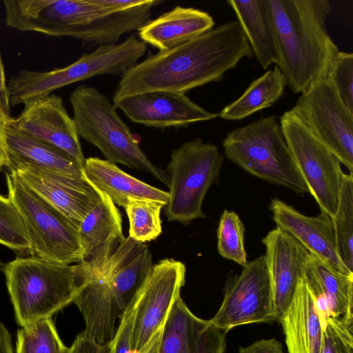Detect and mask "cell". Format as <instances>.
Instances as JSON below:
<instances>
[{"label":"cell","instance_id":"obj_43","mask_svg":"<svg viewBox=\"0 0 353 353\" xmlns=\"http://www.w3.org/2000/svg\"><path fill=\"white\" fill-rule=\"evenodd\" d=\"M3 266H4V263L2 262V261L0 258V271L3 270Z\"/></svg>","mask_w":353,"mask_h":353},{"label":"cell","instance_id":"obj_19","mask_svg":"<svg viewBox=\"0 0 353 353\" xmlns=\"http://www.w3.org/2000/svg\"><path fill=\"white\" fill-rule=\"evenodd\" d=\"M153 266L148 247L128 236L102 268L121 316L145 282Z\"/></svg>","mask_w":353,"mask_h":353},{"label":"cell","instance_id":"obj_5","mask_svg":"<svg viewBox=\"0 0 353 353\" xmlns=\"http://www.w3.org/2000/svg\"><path fill=\"white\" fill-rule=\"evenodd\" d=\"M222 145L226 157L250 174L296 193L308 192L274 115L230 131Z\"/></svg>","mask_w":353,"mask_h":353},{"label":"cell","instance_id":"obj_40","mask_svg":"<svg viewBox=\"0 0 353 353\" xmlns=\"http://www.w3.org/2000/svg\"><path fill=\"white\" fill-rule=\"evenodd\" d=\"M0 106L10 114V101L8 85L0 54Z\"/></svg>","mask_w":353,"mask_h":353},{"label":"cell","instance_id":"obj_4","mask_svg":"<svg viewBox=\"0 0 353 353\" xmlns=\"http://www.w3.org/2000/svg\"><path fill=\"white\" fill-rule=\"evenodd\" d=\"M70 102L79 137L97 147L105 160L148 172L168 186L165 171L148 159L106 95L81 85L71 92Z\"/></svg>","mask_w":353,"mask_h":353},{"label":"cell","instance_id":"obj_1","mask_svg":"<svg viewBox=\"0 0 353 353\" xmlns=\"http://www.w3.org/2000/svg\"><path fill=\"white\" fill-rule=\"evenodd\" d=\"M253 56L238 21H230L136 63L121 74L112 101L153 91L185 94L221 80L242 59Z\"/></svg>","mask_w":353,"mask_h":353},{"label":"cell","instance_id":"obj_36","mask_svg":"<svg viewBox=\"0 0 353 353\" xmlns=\"http://www.w3.org/2000/svg\"><path fill=\"white\" fill-rule=\"evenodd\" d=\"M67 353H110L109 343H98L83 332L68 348Z\"/></svg>","mask_w":353,"mask_h":353},{"label":"cell","instance_id":"obj_29","mask_svg":"<svg viewBox=\"0 0 353 353\" xmlns=\"http://www.w3.org/2000/svg\"><path fill=\"white\" fill-rule=\"evenodd\" d=\"M164 203L130 199L124 208L129 221V237L144 243L156 239L162 232L160 218Z\"/></svg>","mask_w":353,"mask_h":353},{"label":"cell","instance_id":"obj_16","mask_svg":"<svg viewBox=\"0 0 353 353\" xmlns=\"http://www.w3.org/2000/svg\"><path fill=\"white\" fill-rule=\"evenodd\" d=\"M270 210L276 228L292 236L311 254L339 272L353 274L339 256L331 216L323 212L316 216H306L279 199L271 200Z\"/></svg>","mask_w":353,"mask_h":353},{"label":"cell","instance_id":"obj_2","mask_svg":"<svg viewBox=\"0 0 353 353\" xmlns=\"http://www.w3.org/2000/svg\"><path fill=\"white\" fill-rule=\"evenodd\" d=\"M276 65L294 94L326 78L339 50L326 28L327 0H266Z\"/></svg>","mask_w":353,"mask_h":353},{"label":"cell","instance_id":"obj_30","mask_svg":"<svg viewBox=\"0 0 353 353\" xmlns=\"http://www.w3.org/2000/svg\"><path fill=\"white\" fill-rule=\"evenodd\" d=\"M51 319L21 327L17 335L16 353H67Z\"/></svg>","mask_w":353,"mask_h":353},{"label":"cell","instance_id":"obj_7","mask_svg":"<svg viewBox=\"0 0 353 353\" xmlns=\"http://www.w3.org/2000/svg\"><path fill=\"white\" fill-rule=\"evenodd\" d=\"M223 162L218 147L199 138L172 150L165 171L169 199L165 214L169 221L188 225L205 217L203 201L210 187L218 179Z\"/></svg>","mask_w":353,"mask_h":353},{"label":"cell","instance_id":"obj_13","mask_svg":"<svg viewBox=\"0 0 353 353\" xmlns=\"http://www.w3.org/2000/svg\"><path fill=\"white\" fill-rule=\"evenodd\" d=\"M112 103L132 122L156 128L183 127L218 116L185 94L165 91L143 92Z\"/></svg>","mask_w":353,"mask_h":353},{"label":"cell","instance_id":"obj_22","mask_svg":"<svg viewBox=\"0 0 353 353\" xmlns=\"http://www.w3.org/2000/svg\"><path fill=\"white\" fill-rule=\"evenodd\" d=\"M283 327L288 353H320L323 323L316 299L303 279L279 321Z\"/></svg>","mask_w":353,"mask_h":353},{"label":"cell","instance_id":"obj_25","mask_svg":"<svg viewBox=\"0 0 353 353\" xmlns=\"http://www.w3.org/2000/svg\"><path fill=\"white\" fill-rule=\"evenodd\" d=\"M83 171L86 179L97 190L108 195L115 205L125 208L130 199L168 203V192L132 176L107 160L87 158Z\"/></svg>","mask_w":353,"mask_h":353},{"label":"cell","instance_id":"obj_34","mask_svg":"<svg viewBox=\"0 0 353 353\" xmlns=\"http://www.w3.org/2000/svg\"><path fill=\"white\" fill-rule=\"evenodd\" d=\"M320 353H353V322L327 318Z\"/></svg>","mask_w":353,"mask_h":353},{"label":"cell","instance_id":"obj_10","mask_svg":"<svg viewBox=\"0 0 353 353\" xmlns=\"http://www.w3.org/2000/svg\"><path fill=\"white\" fill-rule=\"evenodd\" d=\"M209 321L226 333L239 325L276 321L264 255L247 262L239 274L228 279L222 303Z\"/></svg>","mask_w":353,"mask_h":353},{"label":"cell","instance_id":"obj_12","mask_svg":"<svg viewBox=\"0 0 353 353\" xmlns=\"http://www.w3.org/2000/svg\"><path fill=\"white\" fill-rule=\"evenodd\" d=\"M8 125L63 150L83 168L85 159L76 125L61 97L50 94L25 103L17 117H10Z\"/></svg>","mask_w":353,"mask_h":353},{"label":"cell","instance_id":"obj_17","mask_svg":"<svg viewBox=\"0 0 353 353\" xmlns=\"http://www.w3.org/2000/svg\"><path fill=\"white\" fill-rule=\"evenodd\" d=\"M226 332L195 316L179 296L163 325L158 353H225Z\"/></svg>","mask_w":353,"mask_h":353},{"label":"cell","instance_id":"obj_33","mask_svg":"<svg viewBox=\"0 0 353 353\" xmlns=\"http://www.w3.org/2000/svg\"><path fill=\"white\" fill-rule=\"evenodd\" d=\"M344 105L353 112V54L339 51L326 77Z\"/></svg>","mask_w":353,"mask_h":353},{"label":"cell","instance_id":"obj_18","mask_svg":"<svg viewBox=\"0 0 353 353\" xmlns=\"http://www.w3.org/2000/svg\"><path fill=\"white\" fill-rule=\"evenodd\" d=\"M78 233L83 251L81 262L93 271L101 270L125 239L120 212L108 195L101 192L99 201L85 216Z\"/></svg>","mask_w":353,"mask_h":353},{"label":"cell","instance_id":"obj_15","mask_svg":"<svg viewBox=\"0 0 353 353\" xmlns=\"http://www.w3.org/2000/svg\"><path fill=\"white\" fill-rule=\"evenodd\" d=\"M13 172L63 214L77 230L101 199V192L87 179L32 167L20 168Z\"/></svg>","mask_w":353,"mask_h":353},{"label":"cell","instance_id":"obj_3","mask_svg":"<svg viewBox=\"0 0 353 353\" xmlns=\"http://www.w3.org/2000/svg\"><path fill=\"white\" fill-rule=\"evenodd\" d=\"M3 271L16 321L25 327L72 303L92 270L83 262L67 265L30 255L15 258Z\"/></svg>","mask_w":353,"mask_h":353},{"label":"cell","instance_id":"obj_37","mask_svg":"<svg viewBox=\"0 0 353 353\" xmlns=\"http://www.w3.org/2000/svg\"><path fill=\"white\" fill-rule=\"evenodd\" d=\"M239 353H284L281 343L274 338L257 341L248 347H240Z\"/></svg>","mask_w":353,"mask_h":353},{"label":"cell","instance_id":"obj_27","mask_svg":"<svg viewBox=\"0 0 353 353\" xmlns=\"http://www.w3.org/2000/svg\"><path fill=\"white\" fill-rule=\"evenodd\" d=\"M286 85L283 74L275 65L253 81L237 99L226 105L218 115L228 121L245 119L271 106L283 95Z\"/></svg>","mask_w":353,"mask_h":353},{"label":"cell","instance_id":"obj_23","mask_svg":"<svg viewBox=\"0 0 353 353\" xmlns=\"http://www.w3.org/2000/svg\"><path fill=\"white\" fill-rule=\"evenodd\" d=\"M72 303L83 316V332L98 343H109L116 332V319L121 314L103 269L92 271Z\"/></svg>","mask_w":353,"mask_h":353},{"label":"cell","instance_id":"obj_42","mask_svg":"<svg viewBox=\"0 0 353 353\" xmlns=\"http://www.w3.org/2000/svg\"><path fill=\"white\" fill-rule=\"evenodd\" d=\"M163 327L153 336L148 343L140 351L133 353H158Z\"/></svg>","mask_w":353,"mask_h":353},{"label":"cell","instance_id":"obj_11","mask_svg":"<svg viewBox=\"0 0 353 353\" xmlns=\"http://www.w3.org/2000/svg\"><path fill=\"white\" fill-rule=\"evenodd\" d=\"M185 265L164 259L154 265L145 282L135 296L131 336L132 353L141 350L163 327L185 281Z\"/></svg>","mask_w":353,"mask_h":353},{"label":"cell","instance_id":"obj_31","mask_svg":"<svg viewBox=\"0 0 353 353\" xmlns=\"http://www.w3.org/2000/svg\"><path fill=\"white\" fill-rule=\"evenodd\" d=\"M244 225L234 211L224 210L217 228V250L223 258L243 266L247 262Z\"/></svg>","mask_w":353,"mask_h":353},{"label":"cell","instance_id":"obj_9","mask_svg":"<svg viewBox=\"0 0 353 353\" xmlns=\"http://www.w3.org/2000/svg\"><path fill=\"white\" fill-rule=\"evenodd\" d=\"M291 110L353 173V112L327 79L313 83L301 94Z\"/></svg>","mask_w":353,"mask_h":353},{"label":"cell","instance_id":"obj_35","mask_svg":"<svg viewBox=\"0 0 353 353\" xmlns=\"http://www.w3.org/2000/svg\"><path fill=\"white\" fill-rule=\"evenodd\" d=\"M134 307L135 297L121 316L119 326L112 339L109 342L110 353H132L131 336L134 323Z\"/></svg>","mask_w":353,"mask_h":353},{"label":"cell","instance_id":"obj_20","mask_svg":"<svg viewBox=\"0 0 353 353\" xmlns=\"http://www.w3.org/2000/svg\"><path fill=\"white\" fill-rule=\"evenodd\" d=\"M303 280L316 299L323 327L327 318L353 322V274L339 272L310 254Z\"/></svg>","mask_w":353,"mask_h":353},{"label":"cell","instance_id":"obj_26","mask_svg":"<svg viewBox=\"0 0 353 353\" xmlns=\"http://www.w3.org/2000/svg\"><path fill=\"white\" fill-rule=\"evenodd\" d=\"M254 56L265 70L276 61V52L266 0H228Z\"/></svg>","mask_w":353,"mask_h":353},{"label":"cell","instance_id":"obj_41","mask_svg":"<svg viewBox=\"0 0 353 353\" xmlns=\"http://www.w3.org/2000/svg\"><path fill=\"white\" fill-rule=\"evenodd\" d=\"M0 353H13L11 335L0 321Z\"/></svg>","mask_w":353,"mask_h":353},{"label":"cell","instance_id":"obj_6","mask_svg":"<svg viewBox=\"0 0 353 353\" xmlns=\"http://www.w3.org/2000/svg\"><path fill=\"white\" fill-rule=\"evenodd\" d=\"M6 181L8 196L28 234L30 255L67 265L81 263L83 251L74 225L15 172L6 173Z\"/></svg>","mask_w":353,"mask_h":353},{"label":"cell","instance_id":"obj_38","mask_svg":"<svg viewBox=\"0 0 353 353\" xmlns=\"http://www.w3.org/2000/svg\"><path fill=\"white\" fill-rule=\"evenodd\" d=\"M10 118V115L0 106V171L8 162L6 130Z\"/></svg>","mask_w":353,"mask_h":353},{"label":"cell","instance_id":"obj_28","mask_svg":"<svg viewBox=\"0 0 353 353\" xmlns=\"http://www.w3.org/2000/svg\"><path fill=\"white\" fill-rule=\"evenodd\" d=\"M332 221L339 256L347 269L353 272V173L345 175Z\"/></svg>","mask_w":353,"mask_h":353},{"label":"cell","instance_id":"obj_32","mask_svg":"<svg viewBox=\"0 0 353 353\" xmlns=\"http://www.w3.org/2000/svg\"><path fill=\"white\" fill-rule=\"evenodd\" d=\"M0 244L21 254L30 253V242L14 204L0 194Z\"/></svg>","mask_w":353,"mask_h":353},{"label":"cell","instance_id":"obj_8","mask_svg":"<svg viewBox=\"0 0 353 353\" xmlns=\"http://www.w3.org/2000/svg\"><path fill=\"white\" fill-rule=\"evenodd\" d=\"M280 126L293 160L321 212L332 218L339 204L345 174L339 159L306 128L292 110Z\"/></svg>","mask_w":353,"mask_h":353},{"label":"cell","instance_id":"obj_21","mask_svg":"<svg viewBox=\"0 0 353 353\" xmlns=\"http://www.w3.org/2000/svg\"><path fill=\"white\" fill-rule=\"evenodd\" d=\"M214 26V19L208 12L177 6L149 20L138 30V34L141 41L162 52L179 46Z\"/></svg>","mask_w":353,"mask_h":353},{"label":"cell","instance_id":"obj_14","mask_svg":"<svg viewBox=\"0 0 353 353\" xmlns=\"http://www.w3.org/2000/svg\"><path fill=\"white\" fill-rule=\"evenodd\" d=\"M271 282L276 321L290 304L310 253L292 236L276 228L263 238Z\"/></svg>","mask_w":353,"mask_h":353},{"label":"cell","instance_id":"obj_39","mask_svg":"<svg viewBox=\"0 0 353 353\" xmlns=\"http://www.w3.org/2000/svg\"><path fill=\"white\" fill-rule=\"evenodd\" d=\"M96 1L106 8L114 10H126L139 6L145 0H96Z\"/></svg>","mask_w":353,"mask_h":353},{"label":"cell","instance_id":"obj_24","mask_svg":"<svg viewBox=\"0 0 353 353\" xmlns=\"http://www.w3.org/2000/svg\"><path fill=\"white\" fill-rule=\"evenodd\" d=\"M6 141L9 172L37 168L54 173L86 179L83 167L72 157L51 145L26 136L8 125Z\"/></svg>","mask_w":353,"mask_h":353}]
</instances>
